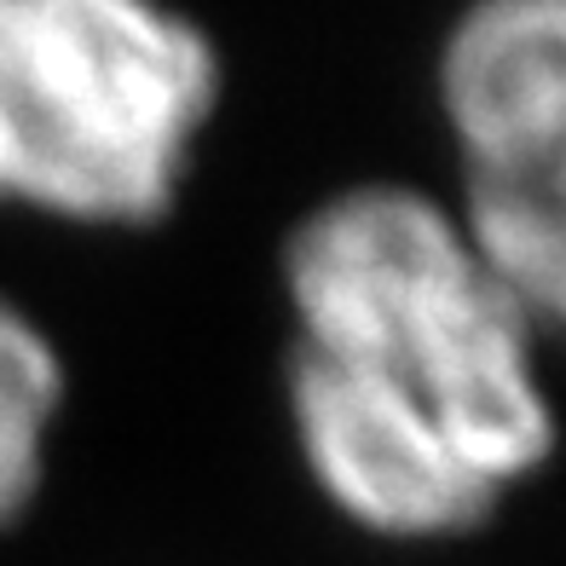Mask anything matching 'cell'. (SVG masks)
Instances as JSON below:
<instances>
[{
    "label": "cell",
    "instance_id": "6da1fadb",
    "mask_svg": "<svg viewBox=\"0 0 566 566\" xmlns=\"http://www.w3.org/2000/svg\"><path fill=\"white\" fill-rule=\"evenodd\" d=\"M283 290L295 353L422 410L485 485L509 492L549 462L544 329L480 272L446 202L410 186L318 202L290 231Z\"/></svg>",
    "mask_w": 566,
    "mask_h": 566
},
{
    "label": "cell",
    "instance_id": "7a4b0ae2",
    "mask_svg": "<svg viewBox=\"0 0 566 566\" xmlns=\"http://www.w3.org/2000/svg\"><path fill=\"white\" fill-rule=\"evenodd\" d=\"M214 105V41L163 0H0V202L150 226Z\"/></svg>",
    "mask_w": 566,
    "mask_h": 566
},
{
    "label": "cell",
    "instance_id": "3957f363",
    "mask_svg": "<svg viewBox=\"0 0 566 566\" xmlns=\"http://www.w3.org/2000/svg\"><path fill=\"white\" fill-rule=\"evenodd\" d=\"M290 417L324 497L381 537H451L503 503L422 410L290 347Z\"/></svg>",
    "mask_w": 566,
    "mask_h": 566
},
{
    "label": "cell",
    "instance_id": "277c9868",
    "mask_svg": "<svg viewBox=\"0 0 566 566\" xmlns=\"http://www.w3.org/2000/svg\"><path fill=\"white\" fill-rule=\"evenodd\" d=\"M560 0H474L440 46V111L462 186H560Z\"/></svg>",
    "mask_w": 566,
    "mask_h": 566
},
{
    "label": "cell",
    "instance_id": "5b68a950",
    "mask_svg": "<svg viewBox=\"0 0 566 566\" xmlns=\"http://www.w3.org/2000/svg\"><path fill=\"white\" fill-rule=\"evenodd\" d=\"M59 410H64L59 347L41 336L30 313H18L0 295V526H12L35 503Z\"/></svg>",
    "mask_w": 566,
    "mask_h": 566
}]
</instances>
